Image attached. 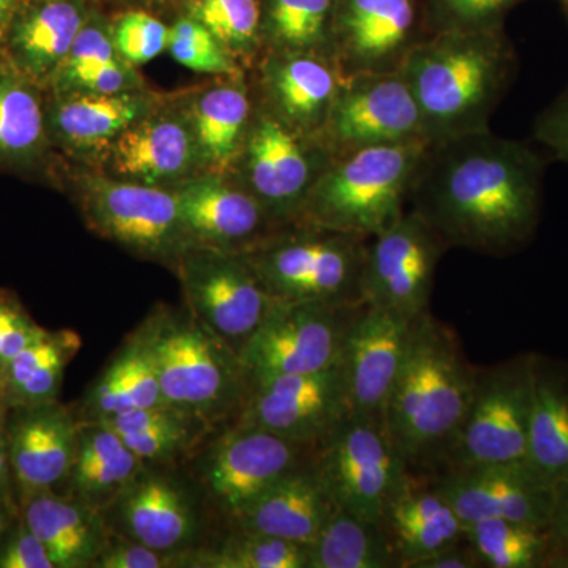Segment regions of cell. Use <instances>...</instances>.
<instances>
[{
  "mask_svg": "<svg viewBox=\"0 0 568 568\" xmlns=\"http://www.w3.org/2000/svg\"><path fill=\"white\" fill-rule=\"evenodd\" d=\"M155 93L48 92L47 125L54 152L99 160L115 138L159 106Z\"/></svg>",
  "mask_w": 568,
  "mask_h": 568,
  "instance_id": "cell-25",
  "label": "cell"
},
{
  "mask_svg": "<svg viewBox=\"0 0 568 568\" xmlns=\"http://www.w3.org/2000/svg\"><path fill=\"white\" fill-rule=\"evenodd\" d=\"M320 141L334 159L377 145L428 144L420 111L399 70L345 77Z\"/></svg>",
  "mask_w": 568,
  "mask_h": 568,
  "instance_id": "cell-15",
  "label": "cell"
},
{
  "mask_svg": "<svg viewBox=\"0 0 568 568\" xmlns=\"http://www.w3.org/2000/svg\"><path fill=\"white\" fill-rule=\"evenodd\" d=\"M523 0H426L433 32H481L504 29L507 14Z\"/></svg>",
  "mask_w": 568,
  "mask_h": 568,
  "instance_id": "cell-43",
  "label": "cell"
},
{
  "mask_svg": "<svg viewBox=\"0 0 568 568\" xmlns=\"http://www.w3.org/2000/svg\"><path fill=\"white\" fill-rule=\"evenodd\" d=\"M312 450L310 462L335 507L384 523L410 476L386 418L343 416Z\"/></svg>",
  "mask_w": 568,
  "mask_h": 568,
  "instance_id": "cell-8",
  "label": "cell"
},
{
  "mask_svg": "<svg viewBox=\"0 0 568 568\" xmlns=\"http://www.w3.org/2000/svg\"><path fill=\"white\" fill-rule=\"evenodd\" d=\"M416 320L379 306L364 304L358 310L338 361L345 416H386Z\"/></svg>",
  "mask_w": 568,
  "mask_h": 568,
  "instance_id": "cell-17",
  "label": "cell"
},
{
  "mask_svg": "<svg viewBox=\"0 0 568 568\" xmlns=\"http://www.w3.org/2000/svg\"><path fill=\"white\" fill-rule=\"evenodd\" d=\"M52 155L47 91L6 63L0 67V174L48 175Z\"/></svg>",
  "mask_w": 568,
  "mask_h": 568,
  "instance_id": "cell-28",
  "label": "cell"
},
{
  "mask_svg": "<svg viewBox=\"0 0 568 568\" xmlns=\"http://www.w3.org/2000/svg\"><path fill=\"white\" fill-rule=\"evenodd\" d=\"M446 245L414 211H406L384 233L369 239L362 301L407 317L429 312L437 263Z\"/></svg>",
  "mask_w": 568,
  "mask_h": 568,
  "instance_id": "cell-16",
  "label": "cell"
},
{
  "mask_svg": "<svg viewBox=\"0 0 568 568\" xmlns=\"http://www.w3.org/2000/svg\"><path fill=\"white\" fill-rule=\"evenodd\" d=\"M362 306L275 301L241 354L248 384L312 375L338 364L347 328Z\"/></svg>",
  "mask_w": 568,
  "mask_h": 568,
  "instance_id": "cell-13",
  "label": "cell"
},
{
  "mask_svg": "<svg viewBox=\"0 0 568 568\" xmlns=\"http://www.w3.org/2000/svg\"><path fill=\"white\" fill-rule=\"evenodd\" d=\"M181 103L192 130L200 173L231 174L256 110L245 74L222 78L190 93Z\"/></svg>",
  "mask_w": 568,
  "mask_h": 568,
  "instance_id": "cell-27",
  "label": "cell"
},
{
  "mask_svg": "<svg viewBox=\"0 0 568 568\" xmlns=\"http://www.w3.org/2000/svg\"><path fill=\"white\" fill-rule=\"evenodd\" d=\"M164 403L203 418L213 428L233 424L248 379L241 357L189 312L156 305L136 327Z\"/></svg>",
  "mask_w": 568,
  "mask_h": 568,
  "instance_id": "cell-4",
  "label": "cell"
},
{
  "mask_svg": "<svg viewBox=\"0 0 568 568\" xmlns=\"http://www.w3.org/2000/svg\"><path fill=\"white\" fill-rule=\"evenodd\" d=\"M144 466L110 426L80 420L77 457L63 495L103 514Z\"/></svg>",
  "mask_w": 568,
  "mask_h": 568,
  "instance_id": "cell-32",
  "label": "cell"
},
{
  "mask_svg": "<svg viewBox=\"0 0 568 568\" xmlns=\"http://www.w3.org/2000/svg\"><path fill=\"white\" fill-rule=\"evenodd\" d=\"M343 416L345 394L336 364L312 375L275 376L250 383L233 424L256 426L313 448Z\"/></svg>",
  "mask_w": 568,
  "mask_h": 568,
  "instance_id": "cell-18",
  "label": "cell"
},
{
  "mask_svg": "<svg viewBox=\"0 0 568 568\" xmlns=\"http://www.w3.org/2000/svg\"><path fill=\"white\" fill-rule=\"evenodd\" d=\"M368 237L294 223L245 252L265 290L282 302L364 305Z\"/></svg>",
  "mask_w": 568,
  "mask_h": 568,
  "instance_id": "cell-6",
  "label": "cell"
},
{
  "mask_svg": "<svg viewBox=\"0 0 568 568\" xmlns=\"http://www.w3.org/2000/svg\"><path fill=\"white\" fill-rule=\"evenodd\" d=\"M558 2L560 3V6H562V9H566V7H568V0H558Z\"/></svg>",
  "mask_w": 568,
  "mask_h": 568,
  "instance_id": "cell-57",
  "label": "cell"
},
{
  "mask_svg": "<svg viewBox=\"0 0 568 568\" xmlns=\"http://www.w3.org/2000/svg\"><path fill=\"white\" fill-rule=\"evenodd\" d=\"M0 568H55L50 552L20 518L0 541Z\"/></svg>",
  "mask_w": 568,
  "mask_h": 568,
  "instance_id": "cell-48",
  "label": "cell"
},
{
  "mask_svg": "<svg viewBox=\"0 0 568 568\" xmlns=\"http://www.w3.org/2000/svg\"><path fill=\"white\" fill-rule=\"evenodd\" d=\"M88 20L81 0H21L0 37L7 63L47 91Z\"/></svg>",
  "mask_w": 568,
  "mask_h": 568,
  "instance_id": "cell-26",
  "label": "cell"
},
{
  "mask_svg": "<svg viewBox=\"0 0 568 568\" xmlns=\"http://www.w3.org/2000/svg\"><path fill=\"white\" fill-rule=\"evenodd\" d=\"M477 372L450 328L429 312L414 321L384 416L409 469L447 462L473 402Z\"/></svg>",
  "mask_w": 568,
  "mask_h": 568,
  "instance_id": "cell-3",
  "label": "cell"
},
{
  "mask_svg": "<svg viewBox=\"0 0 568 568\" xmlns=\"http://www.w3.org/2000/svg\"><path fill=\"white\" fill-rule=\"evenodd\" d=\"M95 422L110 426L148 465L178 466L189 462L216 432L203 418L166 403Z\"/></svg>",
  "mask_w": 568,
  "mask_h": 568,
  "instance_id": "cell-34",
  "label": "cell"
},
{
  "mask_svg": "<svg viewBox=\"0 0 568 568\" xmlns=\"http://www.w3.org/2000/svg\"><path fill=\"white\" fill-rule=\"evenodd\" d=\"M308 568H402V559L384 523L335 507L308 545Z\"/></svg>",
  "mask_w": 568,
  "mask_h": 568,
  "instance_id": "cell-37",
  "label": "cell"
},
{
  "mask_svg": "<svg viewBox=\"0 0 568 568\" xmlns=\"http://www.w3.org/2000/svg\"><path fill=\"white\" fill-rule=\"evenodd\" d=\"M526 466L548 487L568 481V373L536 357Z\"/></svg>",
  "mask_w": 568,
  "mask_h": 568,
  "instance_id": "cell-33",
  "label": "cell"
},
{
  "mask_svg": "<svg viewBox=\"0 0 568 568\" xmlns=\"http://www.w3.org/2000/svg\"><path fill=\"white\" fill-rule=\"evenodd\" d=\"M256 65V102L295 132L320 140L345 81L335 59L313 52H264Z\"/></svg>",
  "mask_w": 568,
  "mask_h": 568,
  "instance_id": "cell-24",
  "label": "cell"
},
{
  "mask_svg": "<svg viewBox=\"0 0 568 568\" xmlns=\"http://www.w3.org/2000/svg\"><path fill=\"white\" fill-rule=\"evenodd\" d=\"M384 525L402 559V568L465 540L457 511L435 485L417 484L409 476L388 508Z\"/></svg>",
  "mask_w": 568,
  "mask_h": 568,
  "instance_id": "cell-31",
  "label": "cell"
},
{
  "mask_svg": "<svg viewBox=\"0 0 568 568\" xmlns=\"http://www.w3.org/2000/svg\"><path fill=\"white\" fill-rule=\"evenodd\" d=\"M332 160L317 138L295 132L256 102L230 175L283 227L297 222L306 196Z\"/></svg>",
  "mask_w": 568,
  "mask_h": 568,
  "instance_id": "cell-9",
  "label": "cell"
},
{
  "mask_svg": "<svg viewBox=\"0 0 568 568\" xmlns=\"http://www.w3.org/2000/svg\"><path fill=\"white\" fill-rule=\"evenodd\" d=\"M10 466L20 496L65 485L77 457L80 418L73 407L55 402L10 407Z\"/></svg>",
  "mask_w": 568,
  "mask_h": 568,
  "instance_id": "cell-23",
  "label": "cell"
},
{
  "mask_svg": "<svg viewBox=\"0 0 568 568\" xmlns=\"http://www.w3.org/2000/svg\"><path fill=\"white\" fill-rule=\"evenodd\" d=\"M425 142L377 145L335 156L306 196L297 222L375 237L406 212Z\"/></svg>",
  "mask_w": 568,
  "mask_h": 568,
  "instance_id": "cell-5",
  "label": "cell"
},
{
  "mask_svg": "<svg viewBox=\"0 0 568 568\" xmlns=\"http://www.w3.org/2000/svg\"><path fill=\"white\" fill-rule=\"evenodd\" d=\"M534 140L559 162L568 163V88L534 123Z\"/></svg>",
  "mask_w": 568,
  "mask_h": 568,
  "instance_id": "cell-49",
  "label": "cell"
},
{
  "mask_svg": "<svg viewBox=\"0 0 568 568\" xmlns=\"http://www.w3.org/2000/svg\"><path fill=\"white\" fill-rule=\"evenodd\" d=\"M11 493L0 491V541L7 536L13 523V510H11Z\"/></svg>",
  "mask_w": 568,
  "mask_h": 568,
  "instance_id": "cell-53",
  "label": "cell"
},
{
  "mask_svg": "<svg viewBox=\"0 0 568 568\" xmlns=\"http://www.w3.org/2000/svg\"><path fill=\"white\" fill-rule=\"evenodd\" d=\"M518 58L504 29L433 32L402 67L428 145L487 132L515 80Z\"/></svg>",
  "mask_w": 568,
  "mask_h": 568,
  "instance_id": "cell-2",
  "label": "cell"
},
{
  "mask_svg": "<svg viewBox=\"0 0 568 568\" xmlns=\"http://www.w3.org/2000/svg\"><path fill=\"white\" fill-rule=\"evenodd\" d=\"M174 272L189 312L241 357L275 304L245 254L190 246Z\"/></svg>",
  "mask_w": 568,
  "mask_h": 568,
  "instance_id": "cell-11",
  "label": "cell"
},
{
  "mask_svg": "<svg viewBox=\"0 0 568 568\" xmlns=\"http://www.w3.org/2000/svg\"><path fill=\"white\" fill-rule=\"evenodd\" d=\"M433 485L465 528L481 519H510L549 528L552 488L526 465L448 466Z\"/></svg>",
  "mask_w": 568,
  "mask_h": 568,
  "instance_id": "cell-22",
  "label": "cell"
},
{
  "mask_svg": "<svg viewBox=\"0 0 568 568\" xmlns=\"http://www.w3.org/2000/svg\"><path fill=\"white\" fill-rule=\"evenodd\" d=\"M81 346L74 331H44L0 373V406L10 409L59 399L67 368Z\"/></svg>",
  "mask_w": 568,
  "mask_h": 568,
  "instance_id": "cell-36",
  "label": "cell"
},
{
  "mask_svg": "<svg viewBox=\"0 0 568 568\" xmlns=\"http://www.w3.org/2000/svg\"><path fill=\"white\" fill-rule=\"evenodd\" d=\"M173 190L192 246L245 253L280 230L233 175L200 173Z\"/></svg>",
  "mask_w": 568,
  "mask_h": 568,
  "instance_id": "cell-19",
  "label": "cell"
},
{
  "mask_svg": "<svg viewBox=\"0 0 568 568\" xmlns=\"http://www.w3.org/2000/svg\"><path fill=\"white\" fill-rule=\"evenodd\" d=\"M564 11H566L567 20H568V7H566V9H564Z\"/></svg>",
  "mask_w": 568,
  "mask_h": 568,
  "instance_id": "cell-58",
  "label": "cell"
},
{
  "mask_svg": "<svg viewBox=\"0 0 568 568\" xmlns=\"http://www.w3.org/2000/svg\"><path fill=\"white\" fill-rule=\"evenodd\" d=\"M181 568H308V547L230 526L219 540L182 552Z\"/></svg>",
  "mask_w": 568,
  "mask_h": 568,
  "instance_id": "cell-39",
  "label": "cell"
},
{
  "mask_svg": "<svg viewBox=\"0 0 568 568\" xmlns=\"http://www.w3.org/2000/svg\"><path fill=\"white\" fill-rule=\"evenodd\" d=\"M112 40L123 61L141 67L168 51L170 26L148 11H129L112 28Z\"/></svg>",
  "mask_w": 568,
  "mask_h": 568,
  "instance_id": "cell-44",
  "label": "cell"
},
{
  "mask_svg": "<svg viewBox=\"0 0 568 568\" xmlns=\"http://www.w3.org/2000/svg\"><path fill=\"white\" fill-rule=\"evenodd\" d=\"M481 567L480 560L477 559L476 552L469 547V544L454 545L446 549L435 552V555L426 556V558L417 560L409 568H477Z\"/></svg>",
  "mask_w": 568,
  "mask_h": 568,
  "instance_id": "cell-50",
  "label": "cell"
},
{
  "mask_svg": "<svg viewBox=\"0 0 568 568\" xmlns=\"http://www.w3.org/2000/svg\"><path fill=\"white\" fill-rule=\"evenodd\" d=\"M7 416H9V409L0 406V491L11 493L10 485L13 481V476H11Z\"/></svg>",
  "mask_w": 568,
  "mask_h": 568,
  "instance_id": "cell-52",
  "label": "cell"
},
{
  "mask_svg": "<svg viewBox=\"0 0 568 568\" xmlns=\"http://www.w3.org/2000/svg\"><path fill=\"white\" fill-rule=\"evenodd\" d=\"M549 536L555 545H568V481L552 488V510Z\"/></svg>",
  "mask_w": 568,
  "mask_h": 568,
  "instance_id": "cell-51",
  "label": "cell"
},
{
  "mask_svg": "<svg viewBox=\"0 0 568 568\" xmlns=\"http://www.w3.org/2000/svg\"><path fill=\"white\" fill-rule=\"evenodd\" d=\"M122 61L118 50H115L114 40H112V28H108L104 22L93 21L89 18L82 26L80 33L71 44L69 55L62 63L54 80L51 81L47 91H54L61 88L78 74L99 69L108 63Z\"/></svg>",
  "mask_w": 568,
  "mask_h": 568,
  "instance_id": "cell-45",
  "label": "cell"
},
{
  "mask_svg": "<svg viewBox=\"0 0 568 568\" xmlns=\"http://www.w3.org/2000/svg\"><path fill=\"white\" fill-rule=\"evenodd\" d=\"M547 568H568V545H555L551 541V549L547 559Z\"/></svg>",
  "mask_w": 568,
  "mask_h": 568,
  "instance_id": "cell-54",
  "label": "cell"
},
{
  "mask_svg": "<svg viewBox=\"0 0 568 568\" xmlns=\"http://www.w3.org/2000/svg\"><path fill=\"white\" fill-rule=\"evenodd\" d=\"M534 354L477 372L476 390L447 466L526 465Z\"/></svg>",
  "mask_w": 568,
  "mask_h": 568,
  "instance_id": "cell-12",
  "label": "cell"
},
{
  "mask_svg": "<svg viewBox=\"0 0 568 568\" xmlns=\"http://www.w3.org/2000/svg\"><path fill=\"white\" fill-rule=\"evenodd\" d=\"M111 178L173 186L200 174L196 149L182 103H160L123 130L99 156Z\"/></svg>",
  "mask_w": 568,
  "mask_h": 568,
  "instance_id": "cell-21",
  "label": "cell"
},
{
  "mask_svg": "<svg viewBox=\"0 0 568 568\" xmlns=\"http://www.w3.org/2000/svg\"><path fill=\"white\" fill-rule=\"evenodd\" d=\"M163 403L148 351L132 332L73 409L80 420L91 422Z\"/></svg>",
  "mask_w": 568,
  "mask_h": 568,
  "instance_id": "cell-35",
  "label": "cell"
},
{
  "mask_svg": "<svg viewBox=\"0 0 568 568\" xmlns=\"http://www.w3.org/2000/svg\"><path fill=\"white\" fill-rule=\"evenodd\" d=\"M205 499L196 481L182 477L178 466L144 463L106 510L104 523L145 547L182 555L205 544Z\"/></svg>",
  "mask_w": 568,
  "mask_h": 568,
  "instance_id": "cell-14",
  "label": "cell"
},
{
  "mask_svg": "<svg viewBox=\"0 0 568 568\" xmlns=\"http://www.w3.org/2000/svg\"><path fill=\"white\" fill-rule=\"evenodd\" d=\"M465 540L481 567L540 568L547 566L551 536L547 528L510 521L481 519L466 526Z\"/></svg>",
  "mask_w": 568,
  "mask_h": 568,
  "instance_id": "cell-40",
  "label": "cell"
},
{
  "mask_svg": "<svg viewBox=\"0 0 568 568\" xmlns=\"http://www.w3.org/2000/svg\"><path fill=\"white\" fill-rule=\"evenodd\" d=\"M6 55H3L2 47H0V67L6 65Z\"/></svg>",
  "mask_w": 568,
  "mask_h": 568,
  "instance_id": "cell-56",
  "label": "cell"
},
{
  "mask_svg": "<svg viewBox=\"0 0 568 568\" xmlns=\"http://www.w3.org/2000/svg\"><path fill=\"white\" fill-rule=\"evenodd\" d=\"M308 450L256 426L226 425L194 455V481L205 504L231 525L265 489L304 465Z\"/></svg>",
  "mask_w": 568,
  "mask_h": 568,
  "instance_id": "cell-10",
  "label": "cell"
},
{
  "mask_svg": "<svg viewBox=\"0 0 568 568\" xmlns=\"http://www.w3.org/2000/svg\"><path fill=\"white\" fill-rule=\"evenodd\" d=\"M189 17L205 26L244 69L263 55L260 0H190Z\"/></svg>",
  "mask_w": 568,
  "mask_h": 568,
  "instance_id": "cell-41",
  "label": "cell"
},
{
  "mask_svg": "<svg viewBox=\"0 0 568 568\" xmlns=\"http://www.w3.org/2000/svg\"><path fill=\"white\" fill-rule=\"evenodd\" d=\"M334 510L312 462H305L265 489L230 526L308 547Z\"/></svg>",
  "mask_w": 568,
  "mask_h": 568,
  "instance_id": "cell-29",
  "label": "cell"
},
{
  "mask_svg": "<svg viewBox=\"0 0 568 568\" xmlns=\"http://www.w3.org/2000/svg\"><path fill=\"white\" fill-rule=\"evenodd\" d=\"M92 568H181V555L159 551L132 538L110 532Z\"/></svg>",
  "mask_w": 568,
  "mask_h": 568,
  "instance_id": "cell-47",
  "label": "cell"
},
{
  "mask_svg": "<svg viewBox=\"0 0 568 568\" xmlns=\"http://www.w3.org/2000/svg\"><path fill=\"white\" fill-rule=\"evenodd\" d=\"M168 52L175 62L194 73L212 74L219 78H234L245 74L230 51L205 26L194 18H179L170 26Z\"/></svg>",
  "mask_w": 568,
  "mask_h": 568,
  "instance_id": "cell-42",
  "label": "cell"
},
{
  "mask_svg": "<svg viewBox=\"0 0 568 568\" xmlns=\"http://www.w3.org/2000/svg\"><path fill=\"white\" fill-rule=\"evenodd\" d=\"M547 160L528 142L491 130L428 145L410 211L446 246L507 254L536 233Z\"/></svg>",
  "mask_w": 568,
  "mask_h": 568,
  "instance_id": "cell-1",
  "label": "cell"
},
{
  "mask_svg": "<svg viewBox=\"0 0 568 568\" xmlns=\"http://www.w3.org/2000/svg\"><path fill=\"white\" fill-rule=\"evenodd\" d=\"M335 0H264V52H313L334 58Z\"/></svg>",
  "mask_w": 568,
  "mask_h": 568,
  "instance_id": "cell-38",
  "label": "cell"
},
{
  "mask_svg": "<svg viewBox=\"0 0 568 568\" xmlns=\"http://www.w3.org/2000/svg\"><path fill=\"white\" fill-rule=\"evenodd\" d=\"M44 331L29 316L17 295L0 290V373Z\"/></svg>",
  "mask_w": 568,
  "mask_h": 568,
  "instance_id": "cell-46",
  "label": "cell"
},
{
  "mask_svg": "<svg viewBox=\"0 0 568 568\" xmlns=\"http://www.w3.org/2000/svg\"><path fill=\"white\" fill-rule=\"evenodd\" d=\"M69 181L85 226L133 256L174 271L192 246L173 189L104 173L74 174Z\"/></svg>",
  "mask_w": 568,
  "mask_h": 568,
  "instance_id": "cell-7",
  "label": "cell"
},
{
  "mask_svg": "<svg viewBox=\"0 0 568 568\" xmlns=\"http://www.w3.org/2000/svg\"><path fill=\"white\" fill-rule=\"evenodd\" d=\"M424 39L417 0H335L334 58L345 77L402 70Z\"/></svg>",
  "mask_w": 568,
  "mask_h": 568,
  "instance_id": "cell-20",
  "label": "cell"
},
{
  "mask_svg": "<svg viewBox=\"0 0 568 568\" xmlns=\"http://www.w3.org/2000/svg\"><path fill=\"white\" fill-rule=\"evenodd\" d=\"M21 503V518L55 568H92L110 537L103 514L55 489L22 496Z\"/></svg>",
  "mask_w": 568,
  "mask_h": 568,
  "instance_id": "cell-30",
  "label": "cell"
},
{
  "mask_svg": "<svg viewBox=\"0 0 568 568\" xmlns=\"http://www.w3.org/2000/svg\"><path fill=\"white\" fill-rule=\"evenodd\" d=\"M20 3L21 0H0V37H2Z\"/></svg>",
  "mask_w": 568,
  "mask_h": 568,
  "instance_id": "cell-55",
  "label": "cell"
}]
</instances>
